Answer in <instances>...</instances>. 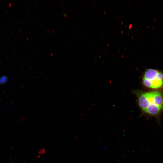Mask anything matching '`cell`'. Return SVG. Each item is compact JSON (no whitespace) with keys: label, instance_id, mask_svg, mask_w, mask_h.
Listing matches in <instances>:
<instances>
[{"label":"cell","instance_id":"obj_2","mask_svg":"<svg viewBox=\"0 0 163 163\" xmlns=\"http://www.w3.org/2000/svg\"><path fill=\"white\" fill-rule=\"evenodd\" d=\"M144 85L149 88L158 89L163 87V73L153 69H148L142 78Z\"/></svg>","mask_w":163,"mask_h":163},{"label":"cell","instance_id":"obj_1","mask_svg":"<svg viewBox=\"0 0 163 163\" xmlns=\"http://www.w3.org/2000/svg\"><path fill=\"white\" fill-rule=\"evenodd\" d=\"M133 92L138 96L139 106L147 114L156 115L163 109V95L160 91H154L140 93Z\"/></svg>","mask_w":163,"mask_h":163}]
</instances>
